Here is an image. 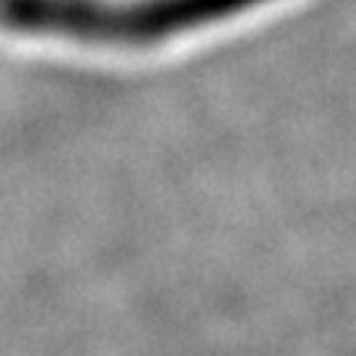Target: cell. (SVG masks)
<instances>
[{
  "label": "cell",
  "instance_id": "6da1fadb",
  "mask_svg": "<svg viewBox=\"0 0 356 356\" xmlns=\"http://www.w3.org/2000/svg\"><path fill=\"white\" fill-rule=\"evenodd\" d=\"M270 0H0V27L83 44H154Z\"/></svg>",
  "mask_w": 356,
  "mask_h": 356
}]
</instances>
